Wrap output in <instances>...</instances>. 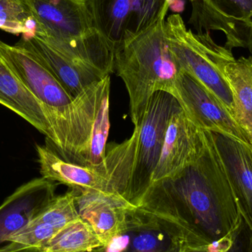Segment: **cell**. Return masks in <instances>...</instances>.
<instances>
[{
    "mask_svg": "<svg viewBox=\"0 0 252 252\" xmlns=\"http://www.w3.org/2000/svg\"><path fill=\"white\" fill-rule=\"evenodd\" d=\"M206 144L204 130L197 127L183 109L170 118L152 182L171 177L193 162Z\"/></svg>",
    "mask_w": 252,
    "mask_h": 252,
    "instance_id": "obj_12",
    "label": "cell"
},
{
    "mask_svg": "<svg viewBox=\"0 0 252 252\" xmlns=\"http://www.w3.org/2000/svg\"><path fill=\"white\" fill-rule=\"evenodd\" d=\"M223 72L233 93L237 106L236 121L247 133L252 145V62L241 57L228 62Z\"/></svg>",
    "mask_w": 252,
    "mask_h": 252,
    "instance_id": "obj_18",
    "label": "cell"
},
{
    "mask_svg": "<svg viewBox=\"0 0 252 252\" xmlns=\"http://www.w3.org/2000/svg\"><path fill=\"white\" fill-rule=\"evenodd\" d=\"M190 22L200 32L219 30L225 32L229 50L252 45V0H192Z\"/></svg>",
    "mask_w": 252,
    "mask_h": 252,
    "instance_id": "obj_11",
    "label": "cell"
},
{
    "mask_svg": "<svg viewBox=\"0 0 252 252\" xmlns=\"http://www.w3.org/2000/svg\"><path fill=\"white\" fill-rule=\"evenodd\" d=\"M75 201L80 217L91 226L103 247L126 225V213L133 204L124 198L95 190H78Z\"/></svg>",
    "mask_w": 252,
    "mask_h": 252,
    "instance_id": "obj_16",
    "label": "cell"
},
{
    "mask_svg": "<svg viewBox=\"0 0 252 252\" xmlns=\"http://www.w3.org/2000/svg\"><path fill=\"white\" fill-rule=\"evenodd\" d=\"M103 244L90 225L76 219L62 228L40 248L41 252H91Z\"/></svg>",
    "mask_w": 252,
    "mask_h": 252,
    "instance_id": "obj_20",
    "label": "cell"
},
{
    "mask_svg": "<svg viewBox=\"0 0 252 252\" xmlns=\"http://www.w3.org/2000/svg\"><path fill=\"white\" fill-rule=\"evenodd\" d=\"M241 217L252 232V145L210 132Z\"/></svg>",
    "mask_w": 252,
    "mask_h": 252,
    "instance_id": "obj_13",
    "label": "cell"
},
{
    "mask_svg": "<svg viewBox=\"0 0 252 252\" xmlns=\"http://www.w3.org/2000/svg\"><path fill=\"white\" fill-rule=\"evenodd\" d=\"M56 184L44 178L24 184L0 206V247L33 220L56 197Z\"/></svg>",
    "mask_w": 252,
    "mask_h": 252,
    "instance_id": "obj_14",
    "label": "cell"
},
{
    "mask_svg": "<svg viewBox=\"0 0 252 252\" xmlns=\"http://www.w3.org/2000/svg\"><path fill=\"white\" fill-rule=\"evenodd\" d=\"M137 136L138 129L134 127L128 139L109 145L104 162L95 167L66 161L47 145H37L40 173L44 179L66 185L71 189L98 191L121 197L129 202Z\"/></svg>",
    "mask_w": 252,
    "mask_h": 252,
    "instance_id": "obj_4",
    "label": "cell"
},
{
    "mask_svg": "<svg viewBox=\"0 0 252 252\" xmlns=\"http://www.w3.org/2000/svg\"><path fill=\"white\" fill-rule=\"evenodd\" d=\"M248 252H252V232L250 237V243H249Z\"/></svg>",
    "mask_w": 252,
    "mask_h": 252,
    "instance_id": "obj_23",
    "label": "cell"
},
{
    "mask_svg": "<svg viewBox=\"0 0 252 252\" xmlns=\"http://www.w3.org/2000/svg\"><path fill=\"white\" fill-rule=\"evenodd\" d=\"M0 58L42 106L51 128L47 146L66 161L78 164L86 146L87 89L74 99L31 52L1 40Z\"/></svg>",
    "mask_w": 252,
    "mask_h": 252,
    "instance_id": "obj_2",
    "label": "cell"
},
{
    "mask_svg": "<svg viewBox=\"0 0 252 252\" xmlns=\"http://www.w3.org/2000/svg\"><path fill=\"white\" fill-rule=\"evenodd\" d=\"M115 68L127 89L130 119L136 127L140 125L153 94L164 91L173 95L182 72L169 47L165 20L118 47Z\"/></svg>",
    "mask_w": 252,
    "mask_h": 252,
    "instance_id": "obj_3",
    "label": "cell"
},
{
    "mask_svg": "<svg viewBox=\"0 0 252 252\" xmlns=\"http://www.w3.org/2000/svg\"><path fill=\"white\" fill-rule=\"evenodd\" d=\"M0 104L13 111L52 139L51 128L41 103L0 58Z\"/></svg>",
    "mask_w": 252,
    "mask_h": 252,
    "instance_id": "obj_17",
    "label": "cell"
},
{
    "mask_svg": "<svg viewBox=\"0 0 252 252\" xmlns=\"http://www.w3.org/2000/svg\"><path fill=\"white\" fill-rule=\"evenodd\" d=\"M250 52H251V56H250V59H251V61H252V47H251V49H250Z\"/></svg>",
    "mask_w": 252,
    "mask_h": 252,
    "instance_id": "obj_24",
    "label": "cell"
},
{
    "mask_svg": "<svg viewBox=\"0 0 252 252\" xmlns=\"http://www.w3.org/2000/svg\"><path fill=\"white\" fill-rule=\"evenodd\" d=\"M16 45L33 54L74 99L87 87L106 77L88 66L68 59L35 32L23 34Z\"/></svg>",
    "mask_w": 252,
    "mask_h": 252,
    "instance_id": "obj_15",
    "label": "cell"
},
{
    "mask_svg": "<svg viewBox=\"0 0 252 252\" xmlns=\"http://www.w3.org/2000/svg\"><path fill=\"white\" fill-rule=\"evenodd\" d=\"M205 133V146L193 162L171 177L152 182L145 192L174 210L200 247L210 250L244 221L211 133Z\"/></svg>",
    "mask_w": 252,
    "mask_h": 252,
    "instance_id": "obj_1",
    "label": "cell"
},
{
    "mask_svg": "<svg viewBox=\"0 0 252 252\" xmlns=\"http://www.w3.org/2000/svg\"><path fill=\"white\" fill-rule=\"evenodd\" d=\"M186 252H212L209 250H204V249H193V250H188Z\"/></svg>",
    "mask_w": 252,
    "mask_h": 252,
    "instance_id": "obj_22",
    "label": "cell"
},
{
    "mask_svg": "<svg viewBox=\"0 0 252 252\" xmlns=\"http://www.w3.org/2000/svg\"><path fill=\"white\" fill-rule=\"evenodd\" d=\"M35 33L62 53L79 57L97 33L85 0H25Z\"/></svg>",
    "mask_w": 252,
    "mask_h": 252,
    "instance_id": "obj_7",
    "label": "cell"
},
{
    "mask_svg": "<svg viewBox=\"0 0 252 252\" xmlns=\"http://www.w3.org/2000/svg\"><path fill=\"white\" fill-rule=\"evenodd\" d=\"M165 31L170 51L181 69L214 93L236 121L233 93L223 72L224 65L235 59L231 50L218 45L208 33L195 34L187 29L178 13L167 18Z\"/></svg>",
    "mask_w": 252,
    "mask_h": 252,
    "instance_id": "obj_5",
    "label": "cell"
},
{
    "mask_svg": "<svg viewBox=\"0 0 252 252\" xmlns=\"http://www.w3.org/2000/svg\"><path fill=\"white\" fill-rule=\"evenodd\" d=\"M93 26L115 49L165 19L172 0H85Z\"/></svg>",
    "mask_w": 252,
    "mask_h": 252,
    "instance_id": "obj_8",
    "label": "cell"
},
{
    "mask_svg": "<svg viewBox=\"0 0 252 252\" xmlns=\"http://www.w3.org/2000/svg\"><path fill=\"white\" fill-rule=\"evenodd\" d=\"M173 95L188 118L201 130L227 135L251 145L247 133L220 99L192 75L182 71Z\"/></svg>",
    "mask_w": 252,
    "mask_h": 252,
    "instance_id": "obj_10",
    "label": "cell"
},
{
    "mask_svg": "<svg viewBox=\"0 0 252 252\" xmlns=\"http://www.w3.org/2000/svg\"><path fill=\"white\" fill-rule=\"evenodd\" d=\"M190 1H192V0H190Z\"/></svg>",
    "mask_w": 252,
    "mask_h": 252,
    "instance_id": "obj_25",
    "label": "cell"
},
{
    "mask_svg": "<svg viewBox=\"0 0 252 252\" xmlns=\"http://www.w3.org/2000/svg\"><path fill=\"white\" fill-rule=\"evenodd\" d=\"M123 252H186L202 249L174 210L147 195L127 209ZM205 250V249H204Z\"/></svg>",
    "mask_w": 252,
    "mask_h": 252,
    "instance_id": "obj_6",
    "label": "cell"
},
{
    "mask_svg": "<svg viewBox=\"0 0 252 252\" xmlns=\"http://www.w3.org/2000/svg\"><path fill=\"white\" fill-rule=\"evenodd\" d=\"M182 109L174 96L167 92H157L148 102L140 125L134 127L138 129L136 161L128 195L133 205L151 185L170 118Z\"/></svg>",
    "mask_w": 252,
    "mask_h": 252,
    "instance_id": "obj_9",
    "label": "cell"
},
{
    "mask_svg": "<svg viewBox=\"0 0 252 252\" xmlns=\"http://www.w3.org/2000/svg\"><path fill=\"white\" fill-rule=\"evenodd\" d=\"M0 30L22 35L36 32V24L25 0H0Z\"/></svg>",
    "mask_w": 252,
    "mask_h": 252,
    "instance_id": "obj_21",
    "label": "cell"
},
{
    "mask_svg": "<svg viewBox=\"0 0 252 252\" xmlns=\"http://www.w3.org/2000/svg\"><path fill=\"white\" fill-rule=\"evenodd\" d=\"M110 75L103 78V87L96 104L84 166L95 167L104 162L110 129Z\"/></svg>",
    "mask_w": 252,
    "mask_h": 252,
    "instance_id": "obj_19",
    "label": "cell"
}]
</instances>
